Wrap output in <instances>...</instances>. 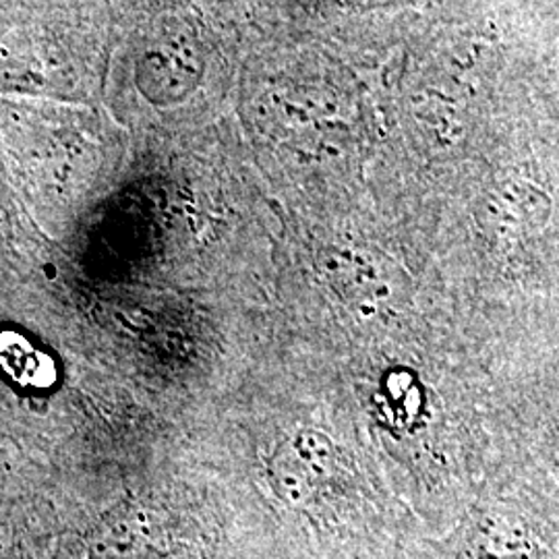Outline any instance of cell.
I'll use <instances>...</instances> for the list:
<instances>
[{
  "label": "cell",
  "instance_id": "1",
  "mask_svg": "<svg viewBox=\"0 0 559 559\" xmlns=\"http://www.w3.org/2000/svg\"><path fill=\"white\" fill-rule=\"evenodd\" d=\"M201 62L195 48L182 38H162L150 44L138 60V85L150 100H180L200 81Z\"/></svg>",
  "mask_w": 559,
  "mask_h": 559
},
{
  "label": "cell",
  "instance_id": "2",
  "mask_svg": "<svg viewBox=\"0 0 559 559\" xmlns=\"http://www.w3.org/2000/svg\"><path fill=\"white\" fill-rule=\"evenodd\" d=\"M162 554L160 528L135 508L112 512L90 535L92 559H160Z\"/></svg>",
  "mask_w": 559,
  "mask_h": 559
},
{
  "label": "cell",
  "instance_id": "3",
  "mask_svg": "<svg viewBox=\"0 0 559 559\" xmlns=\"http://www.w3.org/2000/svg\"><path fill=\"white\" fill-rule=\"evenodd\" d=\"M459 559H537V545L514 520L487 519L460 547Z\"/></svg>",
  "mask_w": 559,
  "mask_h": 559
}]
</instances>
